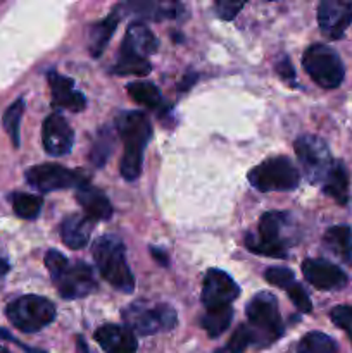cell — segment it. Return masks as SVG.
<instances>
[{
	"label": "cell",
	"mask_w": 352,
	"mask_h": 353,
	"mask_svg": "<svg viewBox=\"0 0 352 353\" xmlns=\"http://www.w3.org/2000/svg\"><path fill=\"white\" fill-rule=\"evenodd\" d=\"M286 293H289V296H290V300L293 302V305H295L302 314H309L311 310H313L309 296H307V293L304 292V288L297 281L293 283L289 290H286Z\"/></svg>",
	"instance_id": "cell-35"
},
{
	"label": "cell",
	"mask_w": 352,
	"mask_h": 353,
	"mask_svg": "<svg viewBox=\"0 0 352 353\" xmlns=\"http://www.w3.org/2000/svg\"><path fill=\"white\" fill-rule=\"evenodd\" d=\"M286 226V216L280 212H266L257 226V234H247L245 245L251 252L268 257H286L283 230Z\"/></svg>",
	"instance_id": "cell-7"
},
{
	"label": "cell",
	"mask_w": 352,
	"mask_h": 353,
	"mask_svg": "<svg viewBox=\"0 0 352 353\" xmlns=\"http://www.w3.org/2000/svg\"><path fill=\"white\" fill-rule=\"evenodd\" d=\"M293 148H295L297 159H299L307 179L311 183H323L335 162L331 159L328 145L321 138L304 134V137L297 138Z\"/></svg>",
	"instance_id": "cell-9"
},
{
	"label": "cell",
	"mask_w": 352,
	"mask_h": 353,
	"mask_svg": "<svg viewBox=\"0 0 352 353\" xmlns=\"http://www.w3.org/2000/svg\"><path fill=\"white\" fill-rule=\"evenodd\" d=\"M97 343L106 353H135L138 348L137 338L128 326L106 324L95 333Z\"/></svg>",
	"instance_id": "cell-17"
},
{
	"label": "cell",
	"mask_w": 352,
	"mask_h": 353,
	"mask_svg": "<svg viewBox=\"0 0 352 353\" xmlns=\"http://www.w3.org/2000/svg\"><path fill=\"white\" fill-rule=\"evenodd\" d=\"M0 353H10L9 350H7V348H3V347H0Z\"/></svg>",
	"instance_id": "cell-41"
},
{
	"label": "cell",
	"mask_w": 352,
	"mask_h": 353,
	"mask_svg": "<svg viewBox=\"0 0 352 353\" xmlns=\"http://www.w3.org/2000/svg\"><path fill=\"white\" fill-rule=\"evenodd\" d=\"M242 7H244V3H240V2H238V3L217 2L216 3V12H217V16L221 17V19L230 21V19H233L235 16H237V12L242 9Z\"/></svg>",
	"instance_id": "cell-36"
},
{
	"label": "cell",
	"mask_w": 352,
	"mask_h": 353,
	"mask_svg": "<svg viewBox=\"0 0 352 353\" xmlns=\"http://www.w3.org/2000/svg\"><path fill=\"white\" fill-rule=\"evenodd\" d=\"M231 319H233V309H231V305L219 307V309L207 310V314L202 319V326L211 338H217L230 327Z\"/></svg>",
	"instance_id": "cell-25"
},
{
	"label": "cell",
	"mask_w": 352,
	"mask_h": 353,
	"mask_svg": "<svg viewBox=\"0 0 352 353\" xmlns=\"http://www.w3.org/2000/svg\"><path fill=\"white\" fill-rule=\"evenodd\" d=\"M247 330L251 345L266 348L280 340L283 334V321L280 316L278 300L269 293H259L247 305Z\"/></svg>",
	"instance_id": "cell-3"
},
{
	"label": "cell",
	"mask_w": 352,
	"mask_h": 353,
	"mask_svg": "<svg viewBox=\"0 0 352 353\" xmlns=\"http://www.w3.org/2000/svg\"><path fill=\"white\" fill-rule=\"evenodd\" d=\"M41 141L43 148L52 157H61L71 152L72 143H75V134H72L71 126L61 114H50L43 121L41 126Z\"/></svg>",
	"instance_id": "cell-14"
},
{
	"label": "cell",
	"mask_w": 352,
	"mask_h": 353,
	"mask_svg": "<svg viewBox=\"0 0 352 353\" xmlns=\"http://www.w3.org/2000/svg\"><path fill=\"white\" fill-rule=\"evenodd\" d=\"M304 69L323 88H337L344 81L345 69L337 52L324 43L311 45L302 57Z\"/></svg>",
	"instance_id": "cell-6"
},
{
	"label": "cell",
	"mask_w": 352,
	"mask_h": 353,
	"mask_svg": "<svg viewBox=\"0 0 352 353\" xmlns=\"http://www.w3.org/2000/svg\"><path fill=\"white\" fill-rule=\"evenodd\" d=\"M317 24L328 38L340 40L352 24V2L323 0L317 6Z\"/></svg>",
	"instance_id": "cell-13"
},
{
	"label": "cell",
	"mask_w": 352,
	"mask_h": 353,
	"mask_svg": "<svg viewBox=\"0 0 352 353\" xmlns=\"http://www.w3.org/2000/svg\"><path fill=\"white\" fill-rule=\"evenodd\" d=\"M28 185L41 193L55 192L66 188H81L88 185V179L83 172L71 171L59 164H40L26 171Z\"/></svg>",
	"instance_id": "cell-10"
},
{
	"label": "cell",
	"mask_w": 352,
	"mask_h": 353,
	"mask_svg": "<svg viewBox=\"0 0 352 353\" xmlns=\"http://www.w3.org/2000/svg\"><path fill=\"white\" fill-rule=\"evenodd\" d=\"M47 78L52 92V103L55 109H68L71 112H79L85 109V97L75 88V81L71 78H66L55 71L48 72Z\"/></svg>",
	"instance_id": "cell-16"
},
{
	"label": "cell",
	"mask_w": 352,
	"mask_h": 353,
	"mask_svg": "<svg viewBox=\"0 0 352 353\" xmlns=\"http://www.w3.org/2000/svg\"><path fill=\"white\" fill-rule=\"evenodd\" d=\"M126 90L128 93H130L131 99H133L137 103H140V105L147 107V109H157V107H161L162 95L154 83H148V81L130 83V85L126 86Z\"/></svg>",
	"instance_id": "cell-24"
},
{
	"label": "cell",
	"mask_w": 352,
	"mask_h": 353,
	"mask_svg": "<svg viewBox=\"0 0 352 353\" xmlns=\"http://www.w3.org/2000/svg\"><path fill=\"white\" fill-rule=\"evenodd\" d=\"M52 281L57 286L62 299L76 300L90 295L95 290V279H93L92 268L85 262H76V264H68L52 276Z\"/></svg>",
	"instance_id": "cell-11"
},
{
	"label": "cell",
	"mask_w": 352,
	"mask_h": 353,
	"mask_svg": "<svg viewBox=\"0 0 352 353\" xmlns=\"http://www.w3.org/2000/svg\"><path fill=\"white\" fill-rule=\"evenodd\" d=\"M324 245L340 261L352 262V230L349 226H333L324 233Z\"/></svg>",
	"instance_id": "cell-23"
},
{
	"label": "cell",
	"mask_w": 352,
	"mask_h": 353,
	"mask_svg": "<svg viewBox=\"0 0 352 353\" xmlns=\"http://www.w3.org/2000/svg\"><path fill=\"white\" fill-rule=\"evenodd\" d=\"M93 228H95V221L92 217L69 216L61 224V238L69 248L79 250L88 245Z\"/></svg>",
	"instance_id": "cell-19"
},
{
	"label": "cell",
	"mask_w": 352,
	"mask_h": 353,
	"mask_svg": "<svg viewBox=\"0 0 352 353\" xmlns=\"http://www.w3.org/2000/svg\"><path fill=\"white\" fill-rule=\"evenodd\" d=\"M76 202L83 207L85 214L93 221H107L113 216V205L109 199L92 185H85L76 192Z\"/></svg>",
	"instance_id": "cell-20"
},
{
	"label": "cell",
	"mask_w": 352,
	"mask_h": 353,
	"mask_svg": "<svg viewBox=\"0 0 352 353\" xmlns=\"http://www.w3.org/2000/svg\"><path fill=\"white\" fill-rule=\"evenodd\" d=\"M299 181V171L286 157H271L248 171V183L261 192H290Z\"/></svg>",
	"instance_id": "cell-5"
},
{
	"label": "cell",
	"mask_w": 352,
	"mask_h": 353,
	"mask_svg": "<svg viewBox=\"0 0 352 353\" xmlns=\"http://www.w3.org/2000/svg\"><path fill=\"white\" fill-rule=\"evenodd\" d=\"M76 353H90L88 345H86V341L83 340V338H78V340H76Z\"/></svg>",
	"instance_id": "cell-38"
},
{
	"label": "cell",
	"mask_w": 352,
	"mask_h": 353,
	"mask_svg": "<svg viewBox=\"0 0 352 353\" xmlns=\"http://www.w3.org/2000/svg\"><path fill=\"white\" fill-rule=\"evenodd\" d=\"M152 255H154L155 259H157L159 261V264H162V265H168V257H166V254L164 252H159V250H155V248H152Z\"/></svg>",
	"instance_id": "cell-39"
},
{
	"label": "cell",
	"mask_w": 352,
	"mask_h": 353,
	"mask_svg": "<svg viewBox=\"0 0 352 353\" xmlns=\"http://www.w3.org/2000/svg\"><path fill=\"white\" fill-rule=\"evenodd\" d=\"M12 200V209L16 212V216H19L21 219L33 221L40 216L41 205H43V200L38 195H31V193H14L10 196Z\"/></svg>",
	"instance_id": "cell-26"
},
{
	"label": "cell",
	"mask_w": 352,
	"mask_h": 353,
	"mask_svg": "<svg viewBox=\"0 0 352 353\" xmlns=\"http://www.w3.org/2000/svg\"><path fill=\"white\" fill-rule=\"evenodd\" d=\"M117 23H119V16L117 14H110L107 16L106 19L99 21V23L92 24L90 26V33H88V48L92 57H100L102 52L106 50L107 43H109L110 37L116 31Z\"/></svg>",
	"instance_id": "cell-22"
},
{
	"label": "cell",
	"mask_w": 352,
	"mask_h": 353,
	"mask_svg": "<svg viewBox=\"0 0 352 353\" xmlns=\"http://www.w3.org/2000/svg\"><path fill=\"white\" fill-rule=\"evenodd\" d=\"M264 276H266V281H268L269 285L278 286V288H282L283 292H286V290L295 283L293 272L285 268H269Z\"/></svg>",
	"instance_id": "cell-34"
},
{
	"label": "cell",
	"mask_w": 352,
	"mask_h": 353,
	"mask_svg": "<svg viewBox=\"0 0 352 353\" xmlns=\"http://www.w3.org/2000/svg\"><path fill=\"white\" fill-rule=\"evenodd\" d=\"M124 323L131 331L140 334H155L159 331H169L176 326V312L166 303H157L148 307L147 303L138 302L124 309Z\"/></svg>",
	"instance_id": "cell-8"
},
{
	"label": "cell",
	"mask_w": 352,
	"mask_h": 353,
	"mask_svg": "<svg viewBox=\"0 0 352 353\" xmlns=\"http://www.w3.org/2000/svg\"><path fill=\"white\" fill-rule=\"evenodd\" d=\"M93 259L97 262L102 278L123 293H131L135 290V278L126 262V250L123 241L114 234L97 238L92 248Z\"/></svg>",
	"instance_id": "cell-2"
},
{
	"label": "cell",
	"mask_w": 352,
	"mask_h": 353,
	"mask_svg": "<svg viewBox=\"0 0 352 353\" xmlns=\"http://www.w3.org/2000/svg\"><path fill=\"white\" fill-rule=\"evenodd\" d=\"M24 112V99H17L9 109L6 110L2 117L3 130L7 131V134L12 140L14 147H19V126H21V117Z\"/></svg>",
	"instance_id": "cell-29"
},
{
	"label": "cell",
	"mask_w": 352,
	"mask_h": 353,
	"mask_svg": "<svg viewBox=\"0 0 352 353\" xmlns=\"http://www.w3.org/2000/svg\"><path fill=\"white\" fill-rule=\"evenodd\" d=\"M297 353H338V348L328 334L313 331L300 340Z\"/></svg>",
	"instance_id": "cell-27"
},
{
	"label": "cell",
	"mask_w": 352,
	"mask_h": 353,
	"mask_svg": "<svg viewBox=\"0 0 352 353\" xmlns=\"http://www.w3.org/2000/svg\"><path fill=\"white\" fill-rule=\"evenodd\" d=\"M323 185V192L340 205H345L349 200V172L340 161H335L330 172L326 174Z\"/></svg>",
	"instance_id": "cell-21"
},
{
	"label": "cell",
	"mask_w": 352,
	"mask_h": 353,
	"mask_svg": "<svg viewBox=\"0 0 352 353\" xmlns=\"http://www.w3.org/2000/svg\"><path fill=\"white\" fill-rule=\"evenodd\" d=\"M10 324L23 333H37L55 319V305L48 299L38 295H24L7 305Z\"/></svg>",
	"instance_id": "cell-4"
},
{
	"label": "cell",
	"mask_w": 352,
	"mask_h": 353,
	"mask_svg": "<svg viewBox=\"0 0 352 353\" xmlns=\"http://www.w3.org/2000/svg\"><path fill=\"white\" fill-rule=\"evenodd\" d=\"M155 50H157V38L154 37V33L145 24L135 23L128 28L119 54L147 61V55H152Z\"/></svg>",
	"instance_id": "cell-18"
},
{
	"label": "cell",
	"mask_w": 352,
	"mask_h": 353,
	"mask_svg": "<svg viewBox=\"0 0 352 353\" xmlns=\"http://www.w3.org/2000/svg\"><path fill=\"white\" fill-rule=\"evenodd\" d=\"M7 271H9V264H7V261L0 259V278H2L3 274H7Z\"/></svg>",
	"instance_id": "cell-40"
},
{
	"label": "cell",
	"mask_w": 352,
	"mask_h": 353,
	"mask_svg": "<svg viewBox=\"0 0 352 353\" xmlns=\"http://www.w3.org/2000/svg\"><path fill=\"white\" fill-rule=\"evenodd\" d=\"M248 345H251V333H248L247 326H238L237 331L231 334L230 341L224 345V348L216 353H244Z\"/></svg>",
	"instance_id": "cell-32"
},
{
	"label": "cell",
	"mask_w": 352,
	"mask_h": 353,
	"mask_svg": "<svg viewBox=\"0 0 352 353\" xmlns=\"http://www.w3.org/2000/svg\"><path fill=\"white\" fill-rule=\"evenodd\" d=\"M113 133L109 130H102L99 133V137L95 138V143L92 147V154H90V161L93 162V165L97 168H102L106 164L107 159L110 157V152H113Z\"/></svg>",
	"instance_id": "cell-31"
},
{
	"label": "cell",
	"mask_w": 352,
	"mask_h": 353,
	"mask_svg": "<svg viewBox=\"0 0 352 353\" xmlns=\"http://www.w3.org/2000/svg\"><path fill=\"white\" fill-rule=\"evenodd\" d=\"M116 130L124 143L119 171L126 181H135L141 172L144 152L152 137V124L140 110H124L116 117Z\"/></svg>",
	"instance_id": "cell-1"
},
{
	"label": "cell",
	"mask_w": 352,
	"mask_h": 353,
	"mask_svg": "<svg viewBox=\"0 0 352 353\" xmlns=\"http://www.w3.org/2000/svg\"><path fill=\"white\" fill-rule=\"evenodd\" d=\"M276 71L280 72V76H282L283 79H293V76H295V72H293V68H292V64H290V61L289 59H283L282 62H278V64H276Z\"/></svg>",
	"instance_id": "cell-37"
},
{
	"label": "cell",
	"mask_w": 352,
	"mask_h": 353,
	"mask_svg": "<svg viewBox=\"0 0 352 353\" xmlns=\"http://www.w3.org/2000/svg\"><path fill=\"white\" fill-rule=\"evenodd\" d=\"M330 317L335 326L345 331L352 343V305H337L335 309H331Z\"/></svg>",
	"instance_id": "cell-33"
},
{
	"label": "cell",
	"mask_w": 352,
	"mask_h": 353,
	"mask_svg": "<svg viewBox=\"0 0 352 353\" xmlns=\"http://www.w3.org/2000/svg\"><path fill=\"white\" fill-rule=\"evenodd\" d=\"M238 295H240V288L231 279V276L219 269L207 271L202 286V303L207 310L230 307Z\"/></svg>",
	"instance_id": "cell-12"
},
{
	"label": "cell",
	"mask_w": 352,
	"mask_h": 353,
	"mask_svg": "<svg viewBox=\"0 0 352 353\" xmlns=\"http://www.w3.org/2000/svg\"><path fill=\"white\" fill-rule=\"evenodd\" d=\"M152 69L150 62L145 61V59H138V57H131V55H123L119 54V59H117V64L114 65L113 72L121 76H145L148 74Z\"/></svg>",
	"instance_id": "cell-30"
},
{
	"label": "cell",
	"mask_w": 352,
	"mask_h": 353,
	"mask_svg": "<svg viewBox=\"0 0 352 353\" xmlns=\"http://www.w3.org/2000/svg\"><path fill=\"white\" fill-rule=\"evenodd\" d=\"M304 278L307 283L323 292H333V290H342L347 285V276L331 262L323 261V259H307L302 264Z\"/></svg>",
	"instance_id": "cell-15"
},
{
	"label": "cell",
	"mask_w": 352,
	"mask_h": 353,
	"mask_svg": "<svg viewBox=\"0 0 352 353\" xmlns=\"http://www.w3.org/2000/svg\"><path fill=\"white\" fill-rule=\"evenodd\" d=\"M131 9L135 12H138V16L148 17V19L161 21L166 17H176V10L179 9V6L175 3H157V2H138V3H130Z\"/></svg>",
	"instance_id": "cell-28"
}]
</instances>
